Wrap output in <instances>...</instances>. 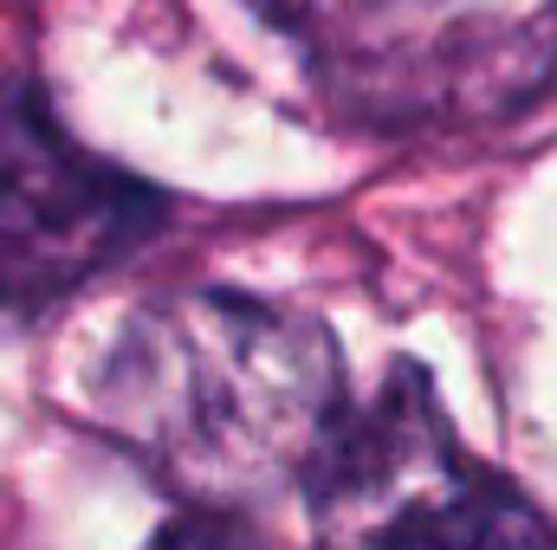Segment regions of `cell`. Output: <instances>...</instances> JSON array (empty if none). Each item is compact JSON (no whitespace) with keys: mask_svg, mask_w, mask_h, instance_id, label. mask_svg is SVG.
Returning <instances> with one entry per match:
<instances>
[{"mask_svg":"<svg viewBox=\"0 0 557 550\" xmlns=\"http://www.w3.org/2000/svg\"><path fill=\"white\" fill-rule=\"evenodd\" d=\"M91 402L175 499L240 518L298 492L350 389L337 337L311 311L253 291H169L124 317Z\"/></svg>","mask_w":557,"mask_h":550,"instance_id":"1","label":"cell"},{"mask_svg":"<svg viewBox=\"0 0 557 550\" xmlns=\"http://www.w3.org/2000/svg\"><path fill=\"white\" fill-rule=\"evenodd\" d=\"M363 130L493 124L557 72V0H260Z\"/></svg>","mask_w":557,"mask_h":550,"instance_id":"2","label":"cell"},{"mask_svg":"<svg viewBox=\"0 0 557 550\" xmlns=\"http://www.w3.org/2000/svg\"><path fill=\"white\" fill-rule=\"evenodd\" d=\"M298 492L311 550H557V525L454 434L416 363L350 402Z\"/></svg>","mask_w":557,"mask_h":550,"instance_id":"3","label":"cell"},{"mask_svg":"<svg viewBox=\"0 0 557 550\" xmlns=\"http://www.w3.org/2000/svg\"><path fill=\"white\" fill-rule=\"evenodd\" d=\"M162 227V195L78 149L26 78H0V291H65Z\"/></svg>","mask_w":557,"mask_h":550,"instance_id":"4","label":"cell"},{"mask_svg":"<svg viewBox=\"0 0 557 550\" xmlns=\"http://www.w3.org/2000/svg\"><path fill=\"white\" fill-rule=\"evenodd\" d=\"M149 550H267L240 518H221V512H188V518H175L162 538Z\"/></svg>","mask_w":557,"mask_h":550,"instance_id":"5","label":"cell"}]
</instances>
